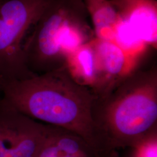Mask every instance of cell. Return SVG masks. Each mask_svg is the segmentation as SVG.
Wrapping results in <instances>:
<instances>
[{
	"instance_id": "cell-1",
	"label": "cell",
	"mask_w": 157,
	"mask_h": 157,
	"mask_svg": "<svg viewBox=\"0 0 157 157\" xmlns=\"http://www.w3.org/2000/svg\"><path fill=\"white\" fill-rule=\"evenodd\" d=\"M1 95L17 111L43 124L61 128L86 141L98 157L113 151L95 123L97 95L77 82L65 66L49 72L2 84Z\"/></svg>"
},
{
	"instance_id": "cell-2",
	"label": "cell",
	"mask_w": 157,
	"mask_h": 157,
	"mask_svg": "<svg viewBox=\"0 0 157 157\" xmlns=\"http://www.w3.org/2000/svg\"><path fill=\"white\" fill-rule=\"evenodd\" d=\"M93 115L113 151L157 135V67L135 70L97 95Z\"/></svg>"
},
{
	"instance_id": "cell-3",
	"label": "cell",
	"mask_w": 157,
	"mask_h": 157,
	"mask_svg": "<svg viewBox=\"0 0 157 157\" xmlns=\"http://www.w3.org/2000/svg\"><path fill=\"white\" fill-rule=\"evenodd\" d=\"M52 0H4L0 3V80L5 83L35 75L26 67L23 45L28 32Z\"/></svg>"
},
{
	"instance_id": "cell-4",
	"label": "cell",
	"mask_w": 157,
	"mask_h": 157,
	"mask_svg": "<svg viewBox=\"0 0 157 157\" xmlns=\"http://www.w3.org/2000/svg\"><path fill=\"white\" fill-rule=\"evenodd\" d=\"M88 15L82 0H52L30 30L23 45L25 62L35 75L65 66L66 58L58 44L62 26L68 21Z\"/></svg>"
},
{
	"instance_id": "cell-5",
	"label": "cell",
	"mask_w": 157,
	"mask_h": 157,
	"mask_svg": "<svg viewBox=\"0 0 157 157\" xmlns=\"http://www.w3.org/2000/svg\"><path fill=\"white\" fill-rule=\"evenodd\" d=\"M47 124L25 115L0 97V157H36Z\"/></svg>"
},
{
	"instance_id": "cell-6",
	"label": "cell",
	"mask_w": 157,
	"mask_h": 157,
	"mask_svg": "<svg viewBox=\"0 0 157 157\" xmlns=\"http://www.w3.org/2000/svg\"><path fill=\"white\" fill-rule=\"evenodd\" d=\"M91 43L95 52L98 74L95 93L99 95L135 71L137 59L129 56L111 40L95 37Z\"/></svg>"
},
{
	"instance_id": "cell-7",
	"label": "cell",
	"mask_w": 157,
	"mask_h": 157,
	"mask_svg": "<svg viewBox=\"0 0 157 157\" xmlns=\"http://www.w3.org/2000/svg\"><path fill=\"white\" fill-rule=\"evenodd\" d=\"M121 19L148 46L157 44V0H110Z\"/></svg>"
},
{
	"instance_id": "cell-8",
	"label": "cell",
	"mask_w": 157,
	"mask_h": 157,
	"mask_svg": "<svg viewBox=\"0 0 157 157\" xmlns=\"http://www.w3.org/2000/svg\"><path fill=\"white\" fill-rule=\"evenodd\" d=\"M36 157L98 156L80 136L66 129L47 124L45 137Z\"/></svg>"
},
{
	"instance_id": "cell-9",
	"label": "cell",
	"mask_w": 157,
	"mask_h": 157,
	"mask_svg": "<svg viewBox=\"0 0 157 157\" xmlns=\"http://www.w3.org/2000/svg\"><path fill=\"white\" fill-rule=\"evenodd\" d=\"M65 65L77 82L89 87L95 93L98 87V74L95 52L91 40L69 54Z\"/></svg>"
},
{
	"instance_id": "cell-10",
	"label": "cell",
	"mask_w": 157,
	"mask_h": 157,
	"mask_svg": "<svg viewBox=\"0 0 157 157\" xmlns=\"http://www.w3.org/2000/svg\"><path fill=\"white\" fill-rule=\"evenodd\" d=\"M95 37L113 41L121 18L110 0H82Z\"/></svg>"
},
{
	"instance_id": "cell-11",
	"label": "cell",
	"mask_w": 157,
	"mask_h": 157,
	"mask_svg": "<svg viewBox=\"0 0 157 157\" xmlns=\"http://www.w3.org/2000/svg\"><path fill=\"white\" fill-rule=\"evenodd\" d=\"M113 41L129 56L137 60L147 47L129 24L122 19L117 28Z\"/></svg>"
},
{
	"instance_id": "cell-12",
	"label": "cell",
	"mask_w": 157,
	"mask_h": 157,
	"mask_svg": "<svg viewBox=\"0 0 157 157\" xmlns=\"http://www.w3.org/2000/svg\"><path fill=\"white\" fill-rule=\"evenodd\" d=\"M134 157H157V136L154 135L135 148Z\"/></svg>"
},
{
	"instance_id": "cell-13",
	"label": "cell",
	"mask_w": 157,
	"mask_h": 157,
	"mask_svg": "<svg viewBox=\"0 0 157 157\" xmlns=\"http://www.w3.org/2000/svg\"><path fill=\"white\" fill-rule=\"evenodd\" d=\"M111 157H118V154L117 152H115L113 155H112V156Z\"/></svg>"
},
{
	"instance_id": "cell-14",
	"label": "cell",
	"mask_w": 157,
	"mask_h": 157,
	"mask_svg": "<svg viewBox=\"0 0 157 157\" xmlns=\"http://www.w3.org/2000/svg\"><path fill=\"white\" fill-rule=\"evenodd\" d=\"M1 89H2V82L0 80V95H1Z\"/></svg>"
},
{
	"instance_id": "cell-15",
	"label": "cell",
	"mask_w": 157,
	"mask_h": 157,
	"mask_svg": "<svg viewBox=\"0 0 157 157\" xmlns=\"http://www.w3.org/2000/svg\"><path fill=\"white\" fill-rule=\"evenodd\" d=\"M4 1V0H0V3H1V2H2V1Z\"/></svg>"
}]
</instances>
